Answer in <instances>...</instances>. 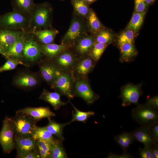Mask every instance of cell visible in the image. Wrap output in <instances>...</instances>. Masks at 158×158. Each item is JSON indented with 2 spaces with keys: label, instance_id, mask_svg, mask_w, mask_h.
Instances as JSON below:
<instances>
[{
  "label": "cell",
  "instance_id": "1",
  "mask_svg": "<svg viewBox=\"0 0 158 158\" xmlns=\"http://www.w3.org/2000/svg\"><path fill=\"white\" fill-rule=\"evenodd\" d=\"M53 8L49 3H35L30 15V32L52 27Z\"/></svg>",
  "mask_w": 158,
  "mask_h": 158
},
{
  "label": "cell",
  "instance_id": "2",
  "mask_svg": "<svg viewBox=\"0 0 158 158\" xmlns=\"http://www.w3.org/2000/svg\"><path fill=\"white\" fill-rule=\"evenodd\" d=\"M73 15L69 27L61 40V44H69L72 47L88 32L85 19L74 13Z\"/></svg>",
  "mask_w": 158,
  "mask_h": 158
},
{
  "label": "cell",
  "instance_id": "3",
  "mask_svg": "<svg viewBox=\"0 0 158 158\" xmlns=\"http://www.w3.org/2000/svg\"><path fill=\"white\" fill-rule=\"evenodd\" d=\"M30 17L13 10L0 16V28L29 31Z\"/></svg>",
  "mask_w": 158,
  "mask_h": 158
},
{
  "label": "cell",
  "instance_id": "4",
  "mask_svg": "<svg viewBox=\"0 0 158 158\" xmlns=\"http://www.w3.org/2000/svg\"><path fill=\"white\" fill-rule=\"evenodd\" d=\"M13 128L14 136L32 137L37 128L36 121L29 115L17 111L15 116L11 118Z\"/></svg>",
  "mask_w": 158,
  "mask_h": 158
},
{
  "label": "cell",
  "instance_id": "5",
  "mask_svg": "<svg viewBox=\"0 0 158 158\" xmlns=\"http://www.w3.org/2000/svg\"><path fill=\"white\" fill-rule=\"evenodd\" d=\"M132 119L141 126H149L158 123V112L145 103L139 104L131 110Z\"/></svg>",
  "mask_w": 158,
  "mask_h": 158
},
{
  "label": "cell",
  "instance_id": "6",
  "mask_svg": "<svg viewBox=\"0 0 158 158\" xmlns=\"http://www.w3.org/2000/svg\"><path fill=\"white\" fill-rule=\"evenodd\" d=\"M42 54L39 43L33 35L29 31H27L22 52V61L33 63L40 60Z\"/></svg>",
  "mask_w": 158,
  "mask_h": 158
},
{
  "label": "cell",
  "instance_id": "7",
  "mask_svg": "<svg viewBox=\"0 0 158 158\" xmlns=\"http://www.w3.org/2000/svg\"><path fill=\"white\" fill-rule=\"evenodd\" d=\"M75 79L71 72L62 71L51 88L66 96L69 99H73Z\"/></svg>",
  "mask_w": 158,
  "mask_h": 158
},
{
  "label": "cell",
  "instance_id": "8",
  "mask_svg": "<svg viewBox=\"0 0 158 158\" xmlns=\"http://www.w3.org/2000/svg\"><path fill=\"white\" fill-rule=\"evenodd\" d=\"M73 95L82 98L88 104H93L99 98L92 90L88 78L75 80Z\"/></svg>",
  "mask_w": 158,
  "mask_h": 158
},
{
  "label": "cell",
  "instance_id": "9",
  "mask_svg": "<svg viewBox=\"0 0 158 158\" xmlns=\"http://www.w3.org/2000/svg\"><path fill=\"white\" fill-rule=\"evenodd\" d=\"M0 144L4 152L10 153L15 147L13 128L11 118L6 116L0 131Z\"/></svg>",
  "mask_w": 158,
  "mask_h": 158
},
{
  "label": "cell",
  "instance_id": "10",
  "mask_svg": "<svg viewBox=\"0 0 158 158\" xmlns=\"http://www.w3.org/2000/svg\"><path fill=\"white\" fill-rule=\"evenodd\" d=\"M141 88V84H128L122 87L118 97L122 99V106L125 107L132 104L136 105L138 104L139 99L143 93Z\"/></svg>",
  "mask_w": 158,
  "mask_h": 158
},
{
  "label": "cell",
  "instance_id": "11",
  "mask_svg": "<svg viewBox=\"0 0 158 158\" xmlns=\"http://www.w3.org/2000/svg\"><path fill=\"white\" fill-rule=\"evenodd\" d=\"M40 80V76L36 73L25 71L16 74L13 79L12 84L18 88L28 89L38 86Z\"/></svg>",
  "mask_w": 158,
  "mask_h": 158
},
{
  "label": "cell",
  "instance_id": "12",
  "mask_svg": "<svg viewBox=\"0 0 158 158\" xmlns=\"http://www.w3.org/2000/svg\"><path fill=\"white\" fill-rule=\"evenodd\" d=\"M97 62L90 55L78 57L71 72L74 79L88 78V75L95 68Z\"/></svg>",
  "mask_w": 158,
  "mask_h": 158
},
{
  "label": "cell",
  "instance_id": "13",
  "mask_svg": "<svg viewBox=\"0 0 158 158\" xmlns=\"http://www.w3.org/2000/svg\"><path fill=\"white\" fill-rule=\"evenodd\" d=\"M38 66L41 78L51 86L62 71L52 61L47 58L39 61Z\"/></svg>",
  "mask_w": 158,
  "mask_h": 158
},
{
  "label": "cell",
  "instance_id": "14",
  "mask_svg": "<svg viewBox=\"0 0 158 158\" xmlns=\"http://www.w3.org/2000/svg\"><path fill=\"white\" fill-rule=\"evenodd\" d=\"M78 57L71 48L64 51L51 60L61 71L71 72Z\"/></svg>",
  "mask_w": 158,
  "mask_h": 158
},
{
  "label": "cell",
  "instance_id": "15",
  "mask_svg": "<svg viewBox=\"0 0 158 158\" xmlns=\"http://www.w3.org/2000/svg\"><path fill=\"white\" fill-rule=\"evenodd\" d=\"M95 42L94 37L88 34L79 40L72 48L78 57L90 55Z\"/></svg>",
  "mask_w": 158,
  "mask_h": 158
},
{
  "label": "cell",
  "instance_id": "16",
  "mask_svg": "<svg viewBox=\"0 0 158 158\" xmlns=\"http://www.w3.org/2000/svg\"><path fill=\"white\" fill-rule=\"evenodd\" d=\"M14 140L18 156L30 152H39L37 141L32 137L14 136Z\"/></svg>",
  "mask_w": 158,
  "mask_h": 158
},
{
  "label": "cell",
  "instance_id": "17",
  "mask_svg": "<svg viewBox=\"0 0 158 158\" xmlns=\"http://www.w3.org/2000/svg\"><path fill=\"white\" fill-rule=\"evenodd\" d=\"M40 49L42 54L46 58L52 60L66 50L72 47L66 44H57L54 43L48 44L39 43Z\"/></svg>",
  "mask_w": 158,
  "mask_h": 158
},
{
  "label": "cell",
  "instance_id": "18",
  "mask_svg": "<svg viewBox=\"0 0 158 158\" xmlns=\"http://www.w3.org/2000/svg\"><path fill=\"white\" fill-rule=\"evenodd\" d=\"M24 31L0 28V44L6 51L20 37Z\"/></svg>",
  "mask_w": 158,
  "mask_h": 158
},
{
  "label": "cell",
  "instance_id": "19",
  "mask_svg": "<svg viewBox=\"0 0 158 158\" xmlns=\"http://www.w3.org/2000/svg\"><path fill=\"white\" fill-rule=\"evenodd\" d=\"M27 31H24L18 39L5 51L3 56L6 59L12 58L22 61V52Z\"/></svg>",
  "mask_w": 158,
  "mask_h": 158
},
{
  "label": "cell",
  "instance_id": "20",
  "mask_svg": "<svg viewBox=\"0 0 158 158\" xmlns=\"http://www.w3.org/2000/svg\"><path fill=\"white\" fill-rule=\"evenodd\" d=\"M39 43L48 44L54 43L59 31L52 27L30 32Z\"/></svg>",
  "mask_w": 158,
  "mask_h": 158
},
{
  "label": "cell",
  "instance_id": "21",
  "mask_svg": "<svg viewBox=\"0 0 158 158\" xmlns=\"http://www.w3.org/2000/svg\"><path fill=\"white\" fill-rule=\"evenodd\" d=\"M61 94L57 91L51 92L44 89L39 98L50 104L55 110H56L65 105L67 102L61 100Z\"/></svg>",
  "mask_w": 158,
  "mask_h": 158
},
{
  "label": "cell",
  "instance_id": "22",
  "mask_svg": "<svg viewBox=\"0 0 158 158\" xmlns=\"http://www.w3.org/2000/svg\"><path fill=\"white\" fill-rule=\"evenodd\" d=\"M17 111L29 115L36 121L43 118L52 117L56 115L49 107H28Z\"/></svg>",
  "mask_w": 158,
  "mask_h": 158
},
{
  "label": "cell",
  "instance_id": "23",
  "mask_svg": "<svg viewBox=\"0 0 158 158\" xmlns=\"http://www.w3.org/2000/svg\"><path fill=\"white\" fill-rule=\"evenodd\" d=\"M131 133L135 140L142 143L144 147H150L154 143L148 126H140Z\"/></svg>",
  "mask_w": 158,
  "mask_h": 158
},
{
  "label": "cell",
  "instance_id": "24",
  "mask_svg": "<svg viewBox=\"0 0 158 158\" xmlns=\"http://www.w3.org/2000/svg\"><path fill=\"white\" fill-rule=\"evenodd\" d=\"M85 20L88 32L94 36L105 28L100 21L95 12L92 8Z\"/></svg>",
  "mask_w": 158,
  "mask_h": 158
},
{
  "label": "cell",
  "instance_id": "25",
  "mask_svg": "<svg viewBox=\"0 0 158 158\" xmlns=\"http://www.w3.org/2000/svg\"><path fill=\"white\" fill-rule=\"evenodd\" d=\"M118 47L120 51V60L122 63L132 61L138 53L134 44L126 43Z\"/></svg>",
  "mask_w": 158,
  "mask_h": 158
},
{
  "label": "cell",
  "instance_id": "26",
  "mask_svg": "<svg viewBox=\"0 0 158 158\" xmlns=\"http://www.w3.org/2000/svg\"><path fill=\"white\" fill-rule=\"evenodd\" d=\"M10 2L13 10L29 16L35 4L34 0H10Z\"/></svg>",
  "mask_w": 158,
  "mask_h": 158
},
{
  "label": "cell",
  "instance_id": "27",
  "mask_svg": "<svg viewBox=\"0 0 158 158\" xmlns=\"http://www.w3.org/2000/svg\"><path fill=\"white\" fill-rule=\"evenodd\" d=\"M114 139L120 146L123 152H128V148L135 141L131 133L125 131L115 136Z\"/></svg>",
  "mask_w": 158,
  "mask_h": 158
},
{
  "label": "cell",
  "instance_id": "28",
  "mask_svg": "<svg viewBox=\"0 0 158 158\" xmlns=\"http://www.w3.org/2000/svg\"><path fill=\"white\" fill-rule=\"evenodd\" d=\"M48 122L45 126L47 129L53 135L56 136L58 139L62 142L64 140L63 132L64 127L71 123V122L64 123H57L51 119L50 117L47 118Z\"/></svg>",
  "mask_w": 158,
  "mask_h": 158
},
{
  "label": "cell",
  "instance_id": "29",
  "mask_svg": "<svg viewBox=\"0 0 158 158\" xmlns=\"http://www.w3.org/2000/svg\"><path fill=\"white\" fill-rule=\"evenodd\" d=\"M74 13L78 16L86 19L91 8L83 0H71Z\"/></svg>",
  "mask_w": 158,
  "mask_h": 158
},
{
  "label": "cell",
  "instance_id": "30",
  "mask_svg": "<svg viewBox=\"0 0 158 158\" xmlns=\"http://www.w3.org/2000/svg\"><path fill=\"white\" fill-rule=\"evenodd\" d=\"M146 13V11L141 13L134 12L126 29L132 30L135 33L138 32L143 23Z\"/></svg>",
  "mask_w": 158,
  "mask_h": 158
},
{
  "label": "cell",
  "instance_id": "31",
  "mask_svg": "<svg viewBox=\"0 0 158 158\" xmlns=\"http://www.w3.org/2000/svg\"><path fill=\"white\" fill-rule=\"evenodd\" d=\"M62 142L58 139H54L51 144L49 158H66L67 154L63 147Z\"/></svg>",
  "mask_w": 158,
  "mask_h": 158
},
{
  "label": "cell",
  "instance_id": "32",
  "mask_svg": "<svg viewBox=\"0 0 158 158\" xmlns=\"http://www.w3.org/2000/svg\"><path fill=\"white\" fill-rule=\"evenodd\" d=\"M32 138L35 140L40 139L45 141L51 144L54 142L55 139L52 134L45 126H37Z\"/></svg>",
  "mask_w": 158,
  "mask_h": 158
},
{
  "label": "cell",
  "instance_id": "33",
  "mask_svg": "<svg viewBox=\"0 0 158 158\" xmlns=\"http://www.w3.org/2000/svg\"><path fill=\"white\" fill-rule=\"evenodd\" d=\"M74 111L72 112V119L71 122L74 121H78L85 123L90 117L95 114L94 112L90 111H83L77 109L70 101Z\"/></svg>",
  "mask_w": 158,
  "mask_h": 158
},
{
  "label": "cell",
  "instance_id": "34",
  "mask_svg": "<svg viewBox=\"0 0 158 158\" xmlns=\"http://www.w3.org/2000/svg\"><path fill=\"white\" fill-rule=\"evenodd\" d=\"M94 37L95 42L102 43L108 46L113 42L115 37L114 34L106 28L100 31Z\"/></svg>",
  "mask_w": 158,
  "mask_h": 158
},
{
  "label": "cell",
  "instance_id": "35",
  "mask_svg": "<svg viewBox=\"0 0 158 158\" xmlns=\"http://www.w3.org/2000/svg\"><path fill=\"white\" fill-rule=\"evenodd\" d=\"M135 34V33L132 30L125 29L118 37L117 44L118 47L126 43L134 44Z\"/></svg>",
  "mask_w": 158,
  "mask_h": 158
},
{
  "label": "cell",
  "instance_id": "36",
  "mask_svg": "<svg viewBox=\"0 0 158 158\" xmlns=\"http://www.w3.org/2000/svg\"><path fill=\"white\" fill-rule=\"evenodd\" d=\"M107 46L105 44L95 42L91 50L90 55L95 61L97 62Z\"/></svg>",
  "mask_w": 158,
  "mask_h": 158
},
{
  "label": "cell",
  "instance_id": "37",
  "mask_svg": "<svg viewBox=\"0 0 158 158\" xmlns=\"http://www.w3.org/2000/svg\"><path fill=\"white\" fill-rule=\"evenodd\" d=\"M6 59L5 63L0 67V73L14 70L19 64L26 66L20 59L12 58Z\"/></svg>",
  "mask_w": 158,
  "mask_h": 158
},
{
  "label": "cell",
  "instance_id": "38",
  "mask_svg": "<svg viewBox=\"0 0 158 158\" xmlns=\"http://www.w3.org/2000/svg\"><path fill=\"white\" fill-rule=\"evenodd\" d=\"M134 12L141 13L146 11L148 6L145 0H134Z\"/></svg>",
  "mask_w": 158,
  "mask_h": 158
},
{
  "label": "cell",
  "instance_id": "39",
  "mask_svg": "<svg viewBox=\"0 0 158 158\" xmlns=\"http://www.w3.org/2000/svg\"><path fill=\"white\" fill-rule=\"evenodd\" d=\"M149 128L154 143H158V123L149 126Z\"/></svg>",
  "mask_w": 158,
  "mask_h": 158
},
{
  "label": "cell",
  "instance_id": "40",
  "mask_svg": "<svg viewBox=\"0 0 158 158\" xmlns=\"http://www.w3.org/2000/svg\"><path fill=\"white\" fill-rule=\"evenodd\" d=\"M138 152L141 158H151V147H139Z\"/></svg>",
  "mask_w": 158,
  "mask_h": 158
},
{
  "label": "cell",
  "instance_id": "41",
  "mask_svg": "<svg viewBox=\"0 0 158 158\" xmlns=\"http://www.w3.org/2000/svg\"><path fill=\"white\" fill-rule=\"evenodd\" d=\"M145 103L155 109L158 110V95L147 99Z\"/></svg>",
  "mask_w": 158,
  "mask_h": 158
},
{
  "label": "cell",
  "instance_id": "42",
  "mask_svg": "<svg viewBox=\"0 0 158 158\" xmlns=\"http://www.w3.org/2000/svg\"><path fill=\"white\" fill-rule=\"evenodd\" d=\"M134 157L128 152H123L120 154L118 155L110 152L107 158H133Z\"/></svg>",
  "mask_w": 158,
  "mask_h": 158
},
{
  "label": "cell",
  "instance_id": "43",
  "mask_svg": "<svg viewBox=\"0 0 158 158\" xmlns=\"http://www.w3.org/2000/svg\"><path fill=\"white\" fill-rule=\"evenodd\" d=\"M37 144L40 146L44 150L49 153L51 144L41 140H37Z\"/></svg>",
  "mask_w": 158,
  "mask_h": 158
},
{
  "label": "cell",
  "instance_id": "44",
  "mask_svg": "<svg viewBox=\"0 0 158 158\" xmlns=\"http://www.w3.org/2000/svg\"><path fill=\"white\" fill-rule=\"evenodd\" d=\"M20 158H40L39 152H31L23 154L18 156Z\"/></svg>",
  "mask_w": 158,
  "mask_h": 158
},
{
  "label": "cell",
  "instance_id": "45",
  "mask_svg": "<svg viewBox=\"0 0 158 158\" xmlns=\"http://www.w3.org/2000/svg\"><path fill=\"white\" fill-rule=\"evenodd\" d=\"M150 147L151 158H158V143H154Z\"/></svg>",
  "mask_w": 158,
  "mask_h": 158
},
{
  "label": "cell",
  "instance_id": "46",
  "mask_svg": "<svg viewBox=\"0 0 158 158\" xmlns=\"http://www.w3.org/2000/svg\"><path fill=\"white\" fill-rule=\"evenodd\" d=\"M37 146L40 157L41 158H49V153L44 150L37 144Z\"/></svg>",
  "mask_w": 158,
  "mask_h": 158
},
{
  "label": "cell",
  "instance_id": "47",
  "mask_svg": "<svg viewBox=\"0 0 158 158\" xmlns=\"http://www.w3.org/2000/svg\"><path fill=\"white\" fill-rule=\"evenodd\" d=\"M155 0H145L146 4L148 6L152 4Z\"/></svg>",
  "mask_w": 158,
  "mask_h": 158
},
{
  "label": "cell",
  "instance_id": "48",
  "mask_svg": "<svg viewBox=\"0 0 158 158\" xmlns=\"http://www.w3.org/2000/svg\"><path fill=\"white\" fill-rule=\"evenodd\" d=\"M87 4L89 5L96 1L97 0H83Z\"/></svg>",
  "mask_w": 158,
  "mask_h": 158
},
{
  "label": "cell",
  "instance_id": "49",
  "mask_svg": "<svg viewBox=\"0 0 158 158\" xmlns=\"http://www.w3.org/2000/svg\"><path fill=\"white\" fill-rule=\"evenodd\" d=\"M5 52V49L0 44V54H1L3 55L4 54Z\"/></svg>",
  "mask_w": 158,
  "mask_h": 158
},
{
  "label": "cell",
  "instance_id": "50",
  "mask_svg": "<svg viewBox=\"0 0 158 158\" xmlns=\"http://www.w3.org/2000/svg\"></svg>",
  "mask_w": 158,
  "mask_h": 158
}]
</instances>
